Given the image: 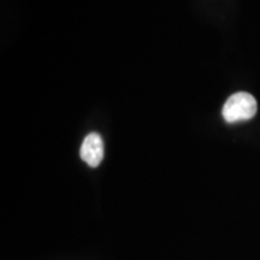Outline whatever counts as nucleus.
Listing matches in <instances>:
<instances>
[{"label":"nucleus","instance_id":"obj_1","mask_svg":"<svg viewBox=\"0 0 260 260\" xmlns=\"http://www.w3.org/2000/svg\"><path fill=\"white\" fill-rule=\"evenodd\" d=\"M255 98L246 92L233 94L224 104L222 115L228 123H236L241 121H249L256 115Z\"/></svg>","mask_w":260,"mask_h":260},{"label":"nucleus","instance_id":"obj_2","mask_svg":"<svg viewBox=\"0 0 260 260\" xmlns=\"http://www.w3.org/2000/svg\"><path fill=\"white\" fill-rule=\"evenodd\" d=\"M80 155L90 168L99 167L104 158V142L102 136L90 133L84 138L80 149Z\"/></svg>","mask_w":260,"mask_h":260}]
</instances>
